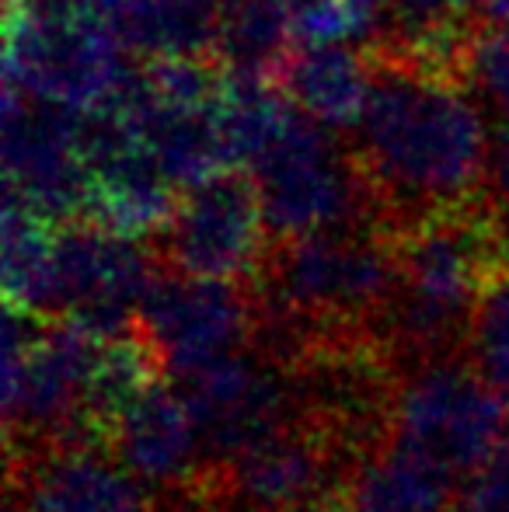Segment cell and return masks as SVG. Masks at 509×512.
I'll return each instance as SVG.
<instances>
[{
  "instance_id": "277c9868",
  "label": "cell",
  "mask_w": 509,
  "mask_h": 512,
  "mask_svg": "<svg viewBox=\"0 0 509 512\" xmlns=\"http://www.w3.org/2000/svg\"><path fill=\"white\" fill-rule=\"evenodd\" d=\"M248 171L262 196L269 241L349 223H377L374 196L353 143H342L335 129L321 126L300 108Z\"/></svg>"
},
{
  "instance_id": "9c48e42d",
  "label": "cell",
  "mask_w": 509,
  "mask_h": 512,
  "mask_svg": "<svg viewBox=\"0 0 509 512\" xmlns=\"http://www.w3.org/2000/svg\"><path fill=\"white\" fill-rule=\"evenodd\" d=\"M4 189L53 227L91 216L81 112L4 88Z\"/></svg>"
},
{
  "instance_id": "7402d4cb",
  "label": "cell",
  "mask_w": 509,
  "mask_h": 512,
  "mask_svg": "<svg viewBox=\"0 0 509 512\" xmlns=\"http://www.w3.org/2000/svg\"><path fill=\"white\" fill-rule=\"evenodd\" d=\"M482 14L489 25H509V0H482Z\"/></svg>"
},
{
  "instance_id": "ffe728a7",
  "label": "cell",
  "mask_w": 509,
  "mask_h": 512,
  "mask_svg": "<svg viewBox=\"0 0 509 512\" xmlns=\"http://www.w3.org/2000/svg\"><path fill=\"white\" fill-rule=\"evenodd\" d=\"M290 512H356L353 509V474L332 478L328 485H321L318 492L300 499Z\"/></svg>"
},
{
  "instance_id": "3957f363",
  "label": "cell",
  "mask_w": 509,
  "mask_h": 512,
  "mask_svg": "<svg viewBox=\"0 0 509 512\" xmlns=\"http://www.w3.org/2000/svg\"><path fill=\"white\" fill-rule=\"evenodd\" d=\"M129 53L116 25L88 7H7V91L91 112L136 74Z\"/></svg>"
},
{
  "instance_id": "ba28073f",
  "label": "cell",
  "mask_w": 509,
  "mask_h": 512,
  "mask_svg": "<svg viewBox=\"0 0 509 512\" xmlns=\"http://www.w3.org/2000/svg\"><path fill=\"white\" fill-rule=\"evenodd\" d=\"M161 269L164 262L150 241L123 237L95 220L67 223L56 230L53 317L95 338L129 335Z\"/></svg>"
},
{
  "instance_id": "8992f818",
  "label": "cell",
  "mask_w": 509,
  "mask_h": 512,
  "mask_svg": "<svg viewBox=\"0 0 509 512\" xmlns=\"http://www.w3.org/2000/svg\"><path fill=\"white\" fill-rule=\"evenodd\" d=\"M133 331L154 349L164 377L185 380L220 359L255 349V283L185 276L164 265L143 297Z\"/></svg>"
},
{
  "instance_id": "7a4b0ae2",
  "label": "cell",
  "mask_w": 509,
  "mask_h": 512,
  "mask_svg": "<svg viewBox=\"0 0 509 512\" xmlns=\"http://www.w3.org/2000/svg\"><path fill=\"white\" fill-rule=\"evenodd\" d=\"M398 290L377 321L401 373L461 356L482 293L509 269V216L492 189L391 234Z\"/></svg>"
},
{
  "instance_id": "2e32d148",
  "label": "cell",
  "mask_w": 509,
  "mask_h": 512,
  "mask_svg": "<svg viewBox=\"0 0 509 512\" xmlns=\"http://www.w3.org/2000/svg\"><path fill=\"white\" fill-rule=\"evenodd\" d=\"M297 46L290 0H224L213 53L231 74L272 77Z\"/></svg>"
},
{
  "instance_id": "ac0fdd59",
  "label": "cell",
  "mask_w": 509,
  "mask_h": 512,
  "mask_svg": "<svg viewBox=\"0 0 509 512\" xmlns=\"http://www.w3.org/2000/svg\"><path fill=\"white\" fill-rule=\"evenodd\" d=\"M461 356L509 405V269L475 304Z\"/></svg>"
},
{
  "instance_id": "e0dca14e",
  "label": "cell",
  "mask_w": 509,
  "mask_h": 512,
  "mask_svg": "<svg viewBox=\"0 0 509 512\" xmlns=\"http://www.w3.org/2000/svg\"><path fill=\"white\" fill-rule=\"evenodd\" d=\"M224 0H123L112 25L133 53H213Z\"/></svg>"
},
{
  "instance_id": "9a60e30c",
  "label": "cell",
  "mask_w": 509,
  "mask_h": 512,
  "mask_svg": "<svg viewBox=\"0 0 509 512\" xmlns=\"http://www.w3.org/2000/svg\"><path fill=\"white\" fill-rule=\"evenodd\" d=\"M56 230L21 196L4 189V304L53 317L56 297Z\"/></svg>"
},
{
  "instance_id": "603a6c76",
  "label": "cell",
  "mask_w": 509,
  "mask_h": 512,
  "mask_svg": "<svg viewBox=\"0 0 509 512\" xmlns=\"http://www.w3.org/2000/svg\"><path fill=\"white\" fill-rule=\"evenodd\" d=\"M506 216H509V213H506Z\"/></svg>"
},
{
  "instance_id": "4fadbf2b",
  "label": "cell",
  "mask_w": 509,
  "mask_h": 512,
  "mask_svg": "<svg viewBox=\"0 0 509 512\" xmlns=\"http://www.w3.org/2000/svg\"><path fill=\"white\" fill-rule=\"evenodd\" d=\"M276 84L304 115L335 133H353L374 88V60L353 42H297Z\"/></svg>"
},
{
  "instance_id": "7c38bea8",
  "label": "cell",
  "mask_w": 509,
  "mask_h": 512,
  "mask_svg": "<svg viewBox=\"0 0 509 512\" xmlns=\"http://www.w3.org/2000/svg\"><path fill=\"white\" fill-rule=\"evenodd\" d=\"M112 453L154 495L178 492L199 478V471L206 467L203 443H199L196 418L175 380H154L126 408L112 436Z\"/></svg>"
},
{
  "instance_id": "8fae6325",
  "label": "cell",
  "mask_w": 509,
  "mask_h": 512,
  "mask_svg": "<svg viewBox=\"0 0 509 512\" xmlns=\"http://www.w3.org/2000/svg\"><path fill=\"white\" fill-rule=\"evenodd\" d=\"M11 512H157V499L105 446H42L7 457Z\"/></svg>"
},
{
  "instance_id": "6da1fadb",
  "label": "cell",
  "mask_w": 509,
  "mask_h": 512,
  "mask_svg": "<svg viewBox=\"0 0 509 512\" xmlns=\"http://www.w3.org/2000/svg\"><path fill=\"white\" fill-rule=\"evenodd\" d=\"M370 53V49H367ZM374 88L353 154L387 234L489 189L492 136L468 88L370 53Z\"/></svg>"
},
{
  "instance_id": "5bb4252c",
  "label": "cell",
  "mask_w": 509,
  "mask_h": 512,
  "mask_svg": "<svg viewBox=\"0 0 509 512\" xmlns=\"http://www.w3.org/2000/svg\"><path fill=\"white\" fill-rule=\"evenodd\" d=\"M461 481L384 436L353 471L356 512H450Z\"/></svg>"
},
{
  "instance_id": "52a82bcc",
  "label": "cell",
  "mask_w": 509,
  "mask_h": 512,
  "mask_svg": "<svg viewBox=\"0 0 509 512\" xmlns=\"http://www.w3.org/2000/svg\"><path fill=\"white\" fill-rule=\"evenodd\" d=\"M161 262L185 276L255 283L269 255L262 196L248 168H224L178 196L171 220L150 237Z\"/></svg>"
},
{
  "instance_id": "5b68a950",
  "label": "cell",
  "mask_w": 509,
  "mask_h": 512,
  "mask_svg": "<svg viewBox=\"0 0 509 512\" xmlns=\"http://www.w3.org/2000/svg\"><path fill=\"white\" fill-rule=\"evenodd\" d=\"M387 436L464 481L509 436V405L464 356L433 359L401 377Z\"/></svg>"
},
{
  "instance_id": "d6986e66",
  "label": "cell",
  "mask_w": 509,
  "mask_h": 512,
  "mask_svg": "<svg viewBox=\"0 0 509 512\" xmlns=\"http://www.w3.org/2000/svg\"><path fill=\"white\" fill-rule=\"evenodd\" d=\"M468 91H475L492 112L509 115V25H485L471 49Z\"/></svg>"
},
{
  "instance_id": "30bf717a",
  "label": "cell",
  "mask_w": 509,
  "mask_h": 512,
  "mask_svg": "<svg viewBox=\"0 0 509 512\" xmlns=\"http://www.w3.org/2000/svg\"><path fill=\"white\" fill-rule=\"evenodd\" d=\"M196 418L206 464L224 467L265 436L304 415L297 380L262 352H238L206 370L175 380Z\"/></svg>"
},
{
  "instance_id": "44dd1931",
  "label": "cell",
  "mask_w": 509,
  "mask_h": 512,
  "mask_svg": "<svg viewBox=\"0 0 509 512\" xmlns=\"http://www.w3.org/2000/svg\"><path fill=\"white\" fill-rule=\"evenodd\" d=\"M489 189L499 206L509 213V115H503L496 136H492V161H489Z\"/></svg>"
}]
</instances>
